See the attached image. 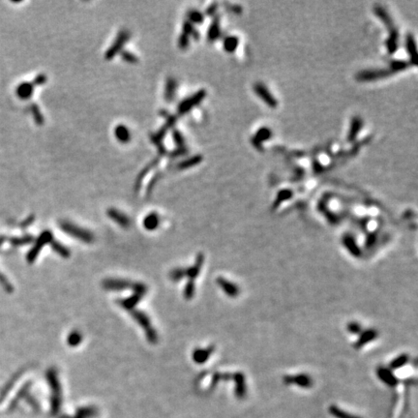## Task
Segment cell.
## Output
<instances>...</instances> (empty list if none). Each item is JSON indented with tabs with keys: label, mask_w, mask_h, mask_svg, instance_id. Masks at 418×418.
<instances>
[{
	"label": "cell",
	"mask_w": 418,
	"mask_h": 418,
	"mask_svg": "<svg viewBox=\"0 0 418 418\" xmlns=\"http://www.w3.org/2000/svg\"><path fill=\"white\" fill-rule=\"evenodd\" d=\"M49 382H50L51 390H52V398H51V413L52 415H56L60 409V399H61V389L56 378L55 373L50 371L49 373Z\"/></svg>",
	"instance_id": "1"
},
{
	"label": "cell",
	"mask_w": 418,
	"mask_h": 418,
	"mask_svg": "<svg viewBox=\"0 0 418 418\" xmlns=\"http://www.w3.org/2000/svg\"><path fill=\"white\" fill-rule=\"evenodd\" d=\"M61 229L63 231H65L67 234H71L72 236H74L76 238H79L84 242H91L92 241V238H93L92 234L84 231L81 228H79V227H77V226H75V225H73V224H71V223H68V222L61 223Z\"/></svg>",
	"instance_id": "2"
},
{
	"label": "cell",
	"mask_w": 418,
	"mask_h": 418,
	"mask_svg": "<svg viewBox=\"0 0 418 418\" xmlns=\"http://www.w3.org/2000/svg\"><path fill=\"white\" fill-rule=\"evenodd\" d=\"M392 74H393V72L391 70H387V69L362 71V72L357 74L356 79L360 82H371V81L384 79V78H386V77H388Z\"/></svg>",
	"instance_id": "3"
},
{
	"label": "cell",
	"mask_w": 418,
	"mask_h": 418,
	"mask_svg": "<svg viewBox=\"0 0 418 418\" xmlns=\"http://www.w3.org/2000/svg\"><path fill=\"white\" fill-rule=\"evenodd\" d=\"M205 95H206V92L204 90H200L195 95H193V96L189 97L188 99L181 102L180 105L178 106L179 114L184 115L186 113L190 112L194 107L198 106L201 101L203 100Z\"/></svg>",
	"instance_id": "4"
},
{
	"label": "cell",
	"mask_w": 418,
	"mask_h": 418,
	"mask_svg": "<svg viewBox=\"0 0 418 418\" xmlns=\"http://www.w3.org/2000/svg\"><path fill=\"white\" fill-rule=\"evenodd\" d=\"M254 90L256 94L269 107L276 108L278 106V102L276 100V98L270 93V91L268 90V87L265 84H260V83L255 84Z\"/></svg>",
	"instance_id": "5"
},
{
	"label": "cell",
	"mask_w": 418,
	"mask_h": 418,
	"mask_svg": "<svg viewBox=\"0 0 418 418\" xmlns=\"http://www.w3.org/2000/svg\"><path fill=\"white\" fill-rule=\"evenodd\" d=\"M129 37H130V34L126 30H122L120 33L118 34V36H117L116 41L114 42V44L112 45V47L106 52V58L107 59H112L117 54V52H119L121 50L123 45L128 41Z\"/></svg>",
	"instance_id": "6"
},
{
	"label": "cell",
	"mask_w": 418,
	"mask_h": 418,
	"mask_svg": "<svg viewBox=\"0 0 418 418\" xmlns=\"http://www.w3.org/2000/svg\"><path fill=\"white\" fill-rule=\"evenodd\" d=\"M284 382L287 385H299L304 388H308L313 385L312 379L305 375V374H301V375H296V376H286L284 378Z\"/></svg>",
	"instance_id": "7"
},
{
	"label": "cell",
	"mask_w": 418,
	"mask_h": 418,
	"mask_svg": "<svg viewBox=\"0 0 418 418\" xmlns=\"http://www.w3.org/2000/svg\"><path fill=\"white\" fill-rule=\"evenodd\" d=\"M218 284L220 285V287L223 289V291L230 297H236L239 294V287L236 284L224 279V278H219L218 279Z\"/></svg>",
	"instance_id": "8"
},
{
	"label": "cell",
	"mask_w": 418,
	"mask_h": 418,
	"mask_svg": "<svg viewBox=\"0 0 418 418\" xmlns=\"http://www.w3.org/2000/svg\"><path fill=\"white\" fill-rule=\"evenodd\" d=\"M34 92V84L31 83H21L18 84L16 89L17 97L21 100H27L32 97Z\"/></svg>",
	"instance_id": "9"
},
{
	"label": "cell",
	"mask_w": 418,
	"mask_h": 418,
	"mask_svg": "<svg viewBox=\"0 0 418 418\" xmlns=\"http://www.w3.org/2000/svg\"><path fill=\"white\" fill-rule=\"evenodd\" d=\"M375 13H376V15L378 17L382 19V21L385 23L386 27L389 28L390 32L397 31V28L394 25L392 18H391V17L388 15V13L384 9V7H382V6H376L375 7Z\"/></svg>",
	"instance_id": "10"
},
{
	"label": "cell",
	"mask_w": 418,
	"mask_h": 418,
	"mask_svg": "<svg viewBox=\"0 0 418 418\" xmlns=\"http://www.w3.org/2000/svg\"><path fill=\"white\" fill-rule=\"evenodd\" d=\"M407 50L411 57V62L414 65L418 64V50H417V44L415 41V38L412 34H409L407 36Z\"/></svg>",
	"instance_id": "11"
},
{
	"label": "cell",
	"mask_w": 418,
	"mask_h": 418,
	"mask_svg": "<svg viewBox=\"0 0 418 418\" xmlns=\"http://www.w3.org/2000/svg\"><path fill=\"white\" fill-rule=\"evenodd\" d=\"M343 243L345 245V247L348 249V251L351 253V255H353L354 257H359V255L361 254V252L358 248V245L354 239V237L351 235V234H346L343 237Z\"/></svg>",
	"instance_id": "12"
},
{
	"label": "cell",
	"mask_w": 418,
	"mask_h": 418,
	"mask_svg": "<svg viewBox=\"0 0 418 418\" xmlns=\"http://www.w3.org/2000/svg\"><path fill=\"white\" fill-rule=\"evenodd\" d=\"M362 125H363V122H362L360 117H356L352 119L351 127H350V132L348 135V140L349 141H353L356 139V137L358 136L361 128H362Z\"/></svg>",
	"instance_id": "13"
},
{
	"label": "cell",
	"mask_w": 418,
	"mask_h": 418,
	"mask_svg": "<svg viewBox=\"0 0 418 418\" xmlns=\"http://www.w3.org/2000/svg\"><path fill=\"white\" fill-rule=\"evenodd\" d=\"M110 218H112L117 224H119L123 228H128L130 226V220L123 213L117 211L116 209H111L108 211Z\"/></svg>",
	"instance_id": "14"
},
{
	"label": "cell",
	"mask_w": 418,
	"mask_h": 418,
	"mask_svg": "<svg viewBox=\"0 0 418 418\" xmlns=\"http://www.w3.org/2000/svg\"><path fill=\"white\" fill-rule=\"evenodd\" d=\"M378 377L381 379L386 385H397L398 381L395 378V376L392 374L391 371L385 368H380L378 370Z\"/></svg>",
	"instance_id": "15"
},
{
	"label": "cell",
	"mask_w": 418,
	"mask_h": 418,
	"mask_svg": "<svg viewBox=\"0 0 418 418\" xmlns=\"http://www.w3.org/2000/svg\"><path fill=\"white\" fill-rule=\"evenodd\" d=\"M377 337H378V332L376 330H374V329L366 330L365 332H363L362 334L360 335V337L358 339V342L356 343L355 347L359 349V348L363 347L364 345L368 344L369 342L375 340Z\"/></svg>",
	"instance_id": "16"
},
{
	"label": "cell",
	"mask_w": 418,
	"mask_h": 418,
	"mask_svg": "<svg viewBox=\"0 0 418 418\" xmlns=\"http://www.w3.org/2000/svg\"><path fill=\"white\" fill-rule=\"evenodd\" d=\"M115 135H116L117 140L122 142V143L128 142L131 139V134H130L128 128L123 126V125H118L117 126V128L115 129Z\"/></svg>",
	"instance_id": "17"
},
{
	"label": "cell",
	"mask_w": 418,
	"mask_h": 418,
	"mask_svg": "<svg viewBox=\"0 0 418 418\" xmlns=\"http://www.w3.org/2000/svg\"><path fill=\"white\" fill-rule=\"evenodd\" d=\"M234 377H235V383H236V395L238 398H243L246 393L245 378L241 373L236 374Z\"/></svg>",
	"instance_id": "18"
},
{
	"label": "cell",
	"mask_w": 418,
	"mask_h": 418,
	"mask_svg": "<svg viewBox=\"0 0 418 418\" xmlns=\"http://www.w3.org/2000/svg\"><path fill=\"white\" fill-rule=\"evenodd\" d=\"M176 87H177V84H176L175 80H173V79H168L167 80L166 90H165V98L167 102H171L172 99L174 98Z\"/></svg>",
	"instance_id": "19"
},
{
	"label": "cell",
	"mask_w": 418,
	"mask_h": 418,
	"mask_svg": "<svg viewBox=\"0 0 418 418\" xmlns=\"http://www.w3.org/2000/svg\"><path fill=\"white\" fill-rule=\"evenodd\" d=\"M386 48L390 53L395 52L398 49V31L390 32L389 38L386 41Z\"/></svg>",
	"instance_id": "20"
},
{
	"label": "cell",
	"mask_w": 418,
	"mask_h": 418,
	"mask_svg": "<svg viewBox=\"0 0 418 418\" xmlns=\"http://www.w3.org/2000/svg\"><path fill=\"white\" fill-rule=\"evenodd\" d=\"M221 30H220V22H219V18H215L212 22V24L210 25L209 29H208V40L210 41H214L216 40L218 37L220 36Z\"/></svg>",
	"instance_id": "21"
},
{
	"label": "cell",
	"mask_w": 418,
	"mask_h": 418,
	"mask_svg": "<svg viewBox=\"0 0 418 418\" xmlns=\"http://www.w3.org/2000/svg\"><path fill=\"white\" fill-rule=\"evenodd\" d=\"M238 38L234 37V36H230L227 37L224 41V49L227 50L228 52H233L236 50L237 46H238Z\"/></svg>",
	"instance_id": "22"
},
{
	"label": "cell",
	"mask_w": 418,
	"mask_h": 418,
	"mask_svg": "<svg viewBox=\"0 0 418 418\" xmlns=\"http://www.w3.org/2000/svg\"><path fill=\"white\" fill-rule=\"evenodd\" d=\"M201 161H202V156H201V155H196L194 157L189 158L186 161H183L182 163H180L178 167L180 169H184V168H188V167H194V166H197L198 164H200Z\"/></svg>",
	"instance_id": "23"
},
{
	"label": "cell",
	"mask_w": 418,
	"mask_h": 418,
	"mask_svg": "<svg viewBox=\"0 0 418 418\" xmlns=\"http://www.w3.org/2000/svg\"><path fill=\"white\" fill-rule=\"evenodd\" d=\"M212 351L213 350L210 349V350H198V351H195V353H194L195 361L198 362V363L205 362L208 359V357L211 354Z\"/></svg>",
	"instance_id": "24"
},
{
	"label": "cell",
	"mask_w": 418,
	"mask_h": 418,
	"mask_svg": "<svg viewBox=\"0 0 418 418\" xmlns=\"http://www.w3.org/2000/svg\"><path fill=\"white\" fill-rule=\"evenodd\" d=\"M29 110H30V113L33 116L34 120L37 123V125H42L44 123V117H43V115H42L39 107L35 104H32L31 106H29Z\"/></svg>",
	"instance_id": "25"
},
{
	"label": "cell",
	"mask_w": 418,
	"mask_h": 418,
	"mask_svg": "<svg viewBox=\"0 0 418 418\" xmlns=\"http://www.w3.org/2000/svg\"><path fill=\"white\" fill-rule=\"evenodd\" d=\"M159 224V217L156 213H152L144 220V227L148 230H154Z\"/></svg>",
	"instance_id": "26"
},
{
	"label": "cell",
	"mask_w": 418,
	"mask_h": 418,
	"mask_svg": "<svg viewBox=\"0 0 418 418\" xmlns=\"http://www.w3.org/2000/svg\"><path fill=\"white\" fill-rule=\"evenodd\" d=\"M408 361H409V355L408 354H401L400 356H398L397 358L392 360L390 366L392 369L401 368L404 365L407 364Z\"/></svg>",
	"instance_id": "27"
},
{
	"label": "cell",
	"mask_w": 418,
	"mask_h": 418,
	"mask_svg": "<svg viewBox=\"0 0 418 418\" xmlns=\"http://www.w3.org/2000/svg\"><path fill=\"white\" fill-rule=\"evenodd\" d=\"M188 17L191 23H201L203 21V15L199 11H190L188 13Z\"/></svg>",
	"instance_id": "28"
},
{
	"label": "cell",
	"mask_w": 418,
	"mask_h": 418,
	"mask_svg": "<svg viewBox=\"0 0 418 418\" xmlns=\"http://www.w3.org/2000/svg\"><path fill=\"white\" fill-rule=\"evenodd\" d=\"M271 137V132L267 129V128H263L261 129L256 137H254L258 141H260L263 144V141L267 140L269 138Z\"/></svg>",
	"instance_id": "29"
},
{
	"label": "cell",
	"mask_w": 418,
	"mask_h": 418,
	"mask_svg": "<svg viewBox=\"0 0 418 418\" xmlns=\"http://www.w3.org/2000/svg\"><path fill=\"white\" fill-rule=\"evenodd\" d=\"M408 66H409V63L408 62H405V61H393L392 64H391V69L390 70L393 73H395L397 71H402V70L406 69Z\"/></svg>",
	"instance_id": "30"
},
{
	"label": "cell",
	"mask_w": 418,
	"mask_h": 418,
	"mask_svg": "<svg viewBox=\"0 0 418 418\" xmlns=\"http://www.w3.org/2000/svg\"><path fill=\"white\" fill-rule=\"evenodd\" d=\"M291 197H292V192L291 191H289V190H283V191H281L278 194V197H277L276 201H277V203H280L282 201L290 199Z\"/></svg>",
	"instance_id": "31"
},
{
	"label": "cell",
	"mask_w": 418,
	"mask_h": 418,
	"mask_svg": "<svg viewBox=\"0 0 418 418\" xmlns=\"http://www.w3.org/2000/svg\"><path fill=\"white\" fill-rule=\"evenodd\" d=\"M330 413H331L332 415H334L336 418H353V417H351L350 415H348V414H346V413H344L343 411H341V410L337 409L336 407H331V408H330Z\"/></svg>",
	"instance_id": "32"
},
{
	"label": "cell",
	"mask_w": 418,
	"mask_h": 418,
	"mask_svg": "<svg viewBox=\"0 0 418 418\" xmlns=\"http://www.w3.org/2000/svg\"><path fill=\"white\" fill-rule=\"evenodd\" d=\"M94 414H95V411H94L93 409H91V408L82 409V410H80V411H79V413H78L79 418H89V417L94 416Z\"/></svg>",
	"instance_id": "33"
},
{
	"label": "cell",
	"mask_w": 418,
	"mask_h": 418,
	"mask_svg": "<svg viewBox=\"0 0 418 418\" xmlns=\"http://www.w3.org/2000/svg\"><path fill=\"white\" fill-rule=\"evenodd\" d=\"M183 33L186 34V35H197V37H198V34H196V30H195V28H194V25H193V23H191L190 21H187V22H185L184 25H183Z\"/></svg>",
	"instance_id": "34"
},
{
	"label": "cell",
	"mask_w": 418,
	"mask_h": 418,
	"mask_svg": "<svg viewBox=\"0 0 418 418\" xmlns=\"http://www.w3.org/2000/svg\"><path fill=\"white\" fill-rule=\"evenodd\" d=\"M121 56H122V58H123L126 62H128V63H136V62L138 61V58L135 56L133 53H131V52H129V51H124V52H122Z\"/></svg>",
	"instance_id": "35"
},
{
	"label": "cell",
	"mask_w": 418,
	"mask_h": 418,
	"mask_svg": "<svg viewBox=\"0 0 418 418\" xmlns=\"http://www.w3.org/2000/svg\"><path fill=\"white\" fill-rule=\"evenodd\" d=\"M348 330L352 334H358L361 332V326L357 322H351L348 324Z\"/></svg>",
	"instance_id": "36"
},
{
	"label": "cell",
	"mask_w": 418,
	"mask_h": 418,
	"mask_svg": "<svg viewBox=\"0 0 418 418\" xmlns=\"http://www.w3.org/2000/svg\"><path fill=\"white\" fill-rule=\"evenodd\" d=\"M81 339H82L81 338V335L77 333V332H74V333H72V334L69 336L68 341H69V344L70 345L76 346V345H78L81 342Z\"/></svg>",
	"instance_id": "37"
},
{
	"label": "cell",
	"mask_w": 418,
	"mask_h": 418,
	"mask_svg": "<svg viewBox=\"0 0 418 418\" xmlns=\"http://www.w3.org/2000/svg\"><path fill=\"white\" fill-rule=\"evenodd\" d=\"M173 139L175 140V142L178 144L179 147H184V139L182 137V135L180 134L178 131H174L173 132Z\"/></svg>",
	"instance_id": "38"
},
{
	"label": "cell",
	"mask_w": 418,
	"mask_h": 418,
	"mask_svg": "<svg viewBox=\"0 0 418 418\" xmlns=\"http://www.w3.org/2000/svg\"><path fill=\"white\" fill-rule=\"evenodd\" d=\"M178 44H179L180 49H182V50L187 49V47H188V45H189V36L184 33L182 34V35L180 36V39H179Z\"/></svg>",
	"instance_id": "39"
},
{
	"label": "cell",
	"mask_w": 418,
	"mask_h": 418,
	"mask_svg": "<svg viewBox=\"0 0 418 418\" xmlns=\"http://www.w3.org/2000/svg\"><path fill=\"white\" fill-rule=\"evenodd\" d=\"M194 291H195V286H194V284H193L192 282H190V283L188 284V286H187V287H186V289H185V296H186L187 298L192 297V296H193V294H194Z\"/></svg>",
	"instance_id": "40"
},
{
	"label": "cell",
	"mask_w": 418,
	"mask_h": 418,
	"mask_svg": "<svg viewBox=\"0 0 418 418\" xmlns=\"http://www.w3.org/2000/svg\"><path fill=\"white\" fill-rule=\"evenodd\" d=\"M47 82V78L45 77V76H43V75H40V76H38L35 80H34V84H36V85H41V84H45Z\"/></svg>",
	"instance_id": "41"
}]
</instances>
